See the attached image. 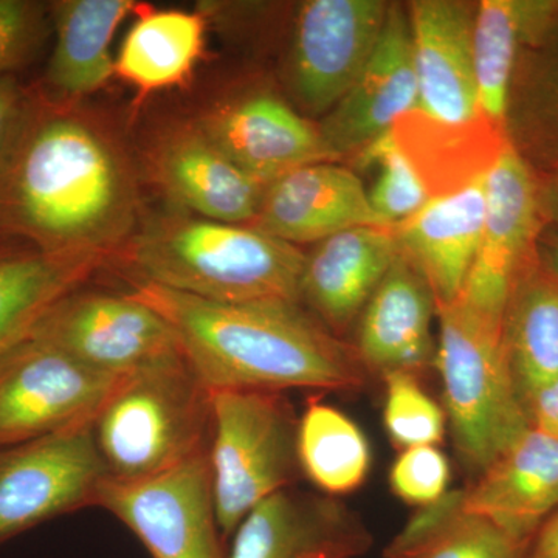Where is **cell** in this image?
Here are the masks:
<instances>
[{
	"label": "cell",
	"instance_id": "1",
	"mask_svg": "<svg viewBox=\"0 0 558 558\" xmlns=\"http://www.w3.org/2000/svg\"><path fill=\"white\" fill-rule=\"evenodd\" d=\"M140 211L130 156L100 120L25 95L0 153V230L50 253L116 256Z\"/></svg>",
	"mask_w": 558,
	"mask_h": 558
},
{
	"label": "cell",
	"instance_id": "2",
	"mask_svg": "<svg viewBox=\"0 0 558 558\" xmlns=\"http://www.w3.org/2000/svg\"><path fill=\"white\" fill-rule=\"evenodd\" d=\"M131 295L170 323L208 389L359 391L371 374L357 349L282 300L218 303L131 278Z\"/></svg>",
	"mask_w": 558,
	"mask_h": 558
},
{
	"label": "cell",
	"instance_id": "3",
	"mask_svg": "<svg viewBox=\"0 0 558 558\" xmlns=\"http://www.w3.org/2000/svg\"><path fill=\"white\" fill-rule=\"evenodd\" d=\"M113 258L131 278L196 299L301 303L306 255L244 223L174 213L150 220Z\"/></svg>",
	"mask_w": 558,
	"mask_h": 558
},
{
	"label": "cell",
	"instance_id": "4",
	"mask_svg": "<svg viewBox=\"0 0 558 558\" xmlns=\"http://www.w3.org/2000/svg\"><path fill=\"white\" fill-rule=\"evenodd\" d=\"M92 429L109 478L159 475L208 450L211 389L179 352L121 377Z\"/></svg>",
	"mask_w": 558,
	"mask_h": 558
},
{
	"label": "cell",
	"instance_id": "5",
	"mask_svg": "<svg viewBox=\"0 0 558 558\" xmlns=\"http://www.w3.org/2000/svg\"><path fill=\"white\" fill-rule=\"evenodd\" d=\"M505 314L461 293L436 314L447 424L459 457L476 473L531 427L509 365Z\"/></svg>",
	"mask_w": 558,
	"mask_h": 558
},
{
	"label": "cell",
	"instance_id": "6",
	"mask_svg": "<svg viewBox=\"0 0 558 558\" xmlns=\"http://www.w3.org/2000/svg\"><path fill=\"white\" fill-rule=\"evenodd\" d=\"M299 418L282 392L211 391L208 465L223 538L259 502L299 480Z\"/></svg>",
	"mask_w": 558,
	"mask_h": 558
},
{
	"label": "cell",
	"instance_id": "7",
	"mask_svg": "<svg viewBox=\"0 0 558 558\" xmlns=\"http://www.w3.org/2000/svg\"><path fill=\"white\" fill-rule=\"evenodd\" d=\"M95 506L130 529L150 558H227L208 450L148 478L106 476Z\"/></svg>",
	"mask_w": 558,
	"mask_h": 558
},
{
	"label": "cell",
	"instance_id": "8",
	"mask_svg": "<svg viewBox=\"0 0 558 558\" xmlns=\"http://www.w3.org/2000/svg\"><path fill=\"white\" fill-rule=\"evenodd\" d=\"M92 424L0 446V546L47 521L95 506L108 472Z\"/></svg>",
	"mask_w": 558,
	"mask_h": 558
},
{
	"label": "cell",
	"instance_id": "9",
	"mask_svg": "<svg viewBox=\"0 0 558 558\" xmlns=\"http://www.w3.org/2000/svg\"><path fill=\"white\" fill-rule=\"evenodd\" d=\"M120 379L28 337L0 357V446L94 421Z\"/></svg>",
	"mask_w": 558,
	"mask_h": 558
},
{
	"label": "cell",
	"instance_id": "10",
	"mask_svg": "<svg viewBox=\"0 0 558 558\" xmlns=\"http://www.w3.org/2000/svg\"><path fill=\"white\" fill-rule=\"evenodd\" d=\"M31 337L116 377L182 352L170 323L148 304L81 288L58 301Z\"/></svg>",
	"mask_w": 558,
	"mask_h": 558
},
{
	"label": "cell",
	"instance_id": "11",
	"mask_svg": "<svg viewBox=\"0 0 558 558\" xmlns=\"http://www.w3.org/2000/svg\"><path fill=\"white\" fill-rule=\"evenodd\" d=\"M389 3L307 0L300 5L290 49L289 83L311 113H328L352 89L376 51Z\"/></svg>",
	"mask_w": 558,
	"mask_h": 558
},
{
	"label": "cell",
	"instance_id": "12",
	"mask_svg": "<svg viewBox=\"0 0 558 558\" xmlns=\"http://www.w3.org/2000/svg\"><path fill=\"white\" fill-rule=\"evenodd\" d=\"M475 10L458 0H416L409 7L417 78V105L411 112L442 130L494 126L483 116L476 86Z\"/></svg>",
	"mask_w": 558,
	"mask_h": 558
},
{
	"label": "cell",
	"instance_id": "13",
	"mask_svg": "<svg viewBox=\"0 0 558 558\" xmlns=\"http://www.w3.org/2000/svg\"><path fill=\"white\" fill-rule=\"evenodd\" d=\"M486 194L478 255L459 293L490 310L506 312L517 275L537 256L545 220L539 180L509 140L487 171Z\"/></svg>",
	"mask_w": 558,
	"mask_h": 558
},
{
	"label": "cell",
	"instance_id": "14",
	"mask_svg": "<svg viewBox=\"0 0 558 558\" xmlns=\"http://www.w3.org/2000/svg\"><path fill=\"white\" fill-rule=\"evenodd\" d=\"M231 537L227 558H360L374 545L365 521L339 498L293 487L259 502Z\"/></svg>",
	"mask_w": 558,
	"mask_h": 558
},
{
	"label": "cell",
	"instance_id": "15",
	"mask_svg": "<svg viewBox=\"0 0 558 558\" xmlns=\"http://www.w3.org/2000/svg\"><path fill=\"white\" fill-rule=\"evenodd\" d=\"M146 157L154 182L193 215L244 226L258 215L267 186L236 167L196 119L165 124Z\"/></svg>",
	"mask_w": 558,
	"mask_h": 558
},
{
	"label": "cell",
	"instance_id": "16",
	"mask_svg": "<svg viewBox=\"0 0 558 558\" xmlns=\"http://www.w3.org/2000/svg\"><path fill=\"white\" fill-rule=\"evenodd\" d=\"M417 78L409 11L389 5L376 51L357 83L319 123L330 157L359 154L416 109Z\"/></svg>",
	"mask_w": 558,
	"mask_h": 558
},
{
	"label": "cell",
	"instance_id": "17",
	"mask_svg": "<svg viewBox=\"0 0 558 558\" xmlns=\"http://www.w3.org/2000/svg\"><path fill=\"white\" fill-rule=\"evenodd\" d=\"M196 121L236 167L264 186L296 168L332 161L318 126L270 94L215 102Z\"/></svg>",
	"mask_w": 558,
	"mask_h": 558
},
{
	"label": "cell",
	"instance_id": "18",
	"mask_svg": "<svg viewBox=\"0 0 558 558\" xmlns=\"http://www.w3.org/2000/svg\"><path fill=\"white\" fill-rule=\"evenodd\" d=\"M248 226L293 245L317 244L355 227H389L371 208L359 175L332 161L306 165L274 180Z\"/></svg>",
	"mask_w": 558,
	"mask_h": 558
},
{
	"label": "cell",
	"instance_id": "19",
	"mask_svg": "<svg viewBox=\"0 0 558 558\" xmlns=\"http://www.w3.org/2000/svg\"><path fill=\"white\" fill-rule=\"evenodd\" d=\"M486 175L432 197L416 215L395 227L399 252L427 282L436 310L457 300L478 255L486 219Z\"/></svg>",
	"mask_w": 558,
	"mask_h": 558
},
{
	"label": "cell",
	"instance_id": "20",
	"mask_svg": "<svg viewBox=\"0 0 558 558\" xmlns=\"http://www.w3.org/2000/svg\"><path fill=\"white\" fill-rule=\"evenodd\" d=\"M478 475L464 508L531 542L558 509V436L531 425Z\"/></svg>",
	"mask_w": 558,
	"mask_h": 558
},
{
	"label": "cell",
	"instance_id": "21",
	"mask_svg": "<svg viewBox=\"0 0 558 558\" xmlns=\"http://www.w3.org/2000/svg\"><path fill=\"white\" fill-rule=\"evenodd\" d=\"M438 314L432 290L422 275L399 253L379 288L373 293L360 322L357 349L369 374L421 376L436 365L432 336Z\"/></svg>",
	"mask_w": 558,
	"mask_h": 558
},
{
	"label": "cell",
	"instance_id": "22",
	"mask_svg": "<svg viewBox=\"0 0 558 558\" xmlns=\"http://www.w3.org/2000/svg\"><path fill=\"white\" fill-rule=\"evenodd\" d=\"M399 253L395 227H355L326 238L304 260L301 301L330 328H347L365 310Z\"/></svg>",
	"mask_w": 558,
	"mask_h": 558
},
{
	"label": "cell",
	"instance_id": "23",
	"mask_svg": "<svg viewBox=\"0 0 558 558\" xmlns=\"http://www.w3.org/2000/svg\"><path fill=\"white\" fill-rule=\"evenodd\" d=\"M506 134L535 175L558 174V2L521 43Z\"/></svg>",
	"mask_w": 558,
	"mask_h": 558
},
{
	"label": "cell",
	"instance_id": "24",
	"mask_svg": "<svg viewBox=\"0 0 558 558\" xmlns=\"http://www.w3.org/2000/svg\"><path fill=\"white\" fill-rule=\"evenodd\" d=\"M51 5L54 46L40 94L76 105L113 75V36L124 20L143 7L134 0H62Z\"/></svg>",
	"mask_w": 558,
	"mask_h": 558
},
{
	"label": "cell",
	"instance_id": "25",
	"mask_svg": "<svg viewBox=\"0 0 558 558\" xmlns=\"http://www.w3.org/2000/svg\"><path fill=\"white\" fill-rule=\"evenodd\" d=\"M108 258L90 253H0V357L32 336L65 295Z\"/></svg>",
	"mask_w": 558,
	"mask_h": 558
},
{
	"label": "cell",
	"instance_id": "26",
	"mask_svg": "<svg viewBox=\"0 0 558 558\" xmlns=\"http://www.w3.org/2000/svg\"><path fill=\"white\" fill-rule=\"evenodd\" d=\"M510 369L524 407L558 377V281L537 256L521 269L505 314Z\"/></svg>",
	"mask_w": 558,
	"mask_h": 558
},
{
	"label": "cell",
	"instance_id": "27",
	"mask_svg": "<svg viewBox=\"0 0 558 558\" xmlns=\"http://www.w3.org/2000/svg\"><path fill=\"white\" fill-rule=\"evenodd\" d=\"M205 31L199 13L143 7L124 36L113 73L145 94L179 86L204 54Z\"/></svg>",
	"mask_w": 558,
	"mask_h": 558
},
{
	"label": "cell",
	"instance_id": "28",
	"mask_svg": "<svg viewBox=\"0 0 558 558\" xmlns=\"http://www.w3.org/2000/svg\"><path fill=\"white\" fill-rule=\"evenodd\" d=\"M529 543L465 509L461 488L418 508L381 558H524Z\"/></svg>",
	"mask_w": 558,
	"mask_h": 558
},
{
	"label": "cell",
	"instance_id": "29",
	"mask_svg": "<svg viewBox=\"0 0 558 558\" xmlns=\"http://www.w3.org/2000/svg\"><path fill=\"white\" fill-rule=\"evenodd\" d=\"M542 7L543 0H483L475 10L473 62L481 110L505 134L517 57Z\"/></svg>",
	"mask_w": 558,
	"mask_h": 558
},
{
	"label": "cell",
	"instance_id": "30",
	"mask_svg": "<svg viewBox=\"0 0 558 558\" xmlns=\"http://www.w3.org/2000/svg\"><path fill=\"white\" fill-rule=\"evenodd\" d=\"M300 469L329 497L357 490L371 469L368 439L351 417L319 400H310L299 418Z\"/></svg>",
	"mask_w": 558,
	"mask_h": 558
},
{
	"label": "cell",
	"instance_id": "31",
	"mask_svg": "<svg viewBox=\"0 0 558 558\" xmlns=\"http://www.w3.org/2000/svg\"><path fill=\"white\" fill-rule=\"evenodd\" d=\"M359 161L360 167L376 170V179L366 194L371 208L387 226H399L432 199L416 168L399 148L392 130L360 150Z\"/></svg>",
	"mask_w": 558,
	"mask_h": 558
},
{
	"label": "cell",
	"instance_id": "32",
	"mask_svg": "<svg viewBox=\"0 0 558 558\" xmlns=\"http://www.w3.org/2000/svg\"><path fill=\"white\" fill-rule=\"evenodd\" d=\"M385 380L384 422L400 451L436 446L446 435V410L435 402L410 373H389Z\"/></svg>",
	"mask_w": 558,
	"mask_h": 558
},
{
	"label": "cell",
	"instance_id": "33",
	"mask_svg": "<svg viewBox=\"0 0 558 558\" xmlns=\"http://www.w3.org/2000/svg\"><path fill=\"white\" fill-rule=\"evenodd\" d=\"M449 459L436 446L402 450L389 470L392 494L407 505L425 508L449 492Z\"/></svg>",
	"mask_w": 558,
	"mask_h": 558
},
{
	"label": "cell",
	"instance_id": "34",
	"mask_svg": "<svg viewBox=\"0 0 558 558\" xmlns=\"http://www.w3.org/2000/svg\"><path fill=\"white\" fill-rule=\"evenodd\" d=\"M46 31V9L31 0H0V76L31 60Z\"/></svg>",
	"mask_w": 558,
	"mask_h": 558
},
{
	"label": "cell",
	"instance_id": "35",
	"mask_svg": "<svg viewBox=\"0 0 558 558\" xmlns=\"http://www.w3.org/2000/svg\"><path fill=\"white\" fill-rule=\"evenodd\" d=\"M526 411L531 425L558 436V377L526 400Z\"/></svg>",
	"mask_w": 558,
	"mask_h": 558
},
{
	"label": "cell",
	"instance_id": "36",
	"mask_svg": "<svg viewBox=\"0 0 558 558\" xmlns=\"http://www.w3.org/2000/svg\"><path fill=\"white\" fill-rule=\"evenodd\" d=\"M25 95L16 76H0V153L20 116Z\"/></svg>",
	"mask_w": 558,
	"mask_h": 558
},
{
	"label": "cell",
	"instance_id": "37",
	"mask_svg": "<svg viewBox=\"0 0 558 558\" xmlns=\"http://www.w3.org/2000/svg\"><path fill=\"white\" fill-rule=\"evenodd\" d=\"M524 558H558V509L535 532Z\"/></svg>",
	"mask_w": 558,
	"mask_h": 558
},
{
	"label": "cell",
	"instance_id": "38",
	"mask_svg": "<svg viewBox=\"0 0 558 558\" xmlns=\"http://www.w3.org/2000/svg\"><path fill=\"white\" fill-rule=\"evenodd\" d=\"M539 199H542L543 216L558 227V174L543 179L539 182Z\"/></svg>",
	"mask_w": 558,
	"mask_h": 558
},
{
	"label": "cell",
	"instance_id": "39",
	"mask_svg": "<svg viewBox=\"0 0 558 558\" xmlns=\"http://www.w3.org/2000/svg\"><path fill=\"white\" fill-rule=\"evenodd\" d=\"M538 242H542L539 247L537 244L538 258L558 281V234Z\"/></svg>",
	"mask_w": 558,
	"mask_h": 558
}]
</instances>
